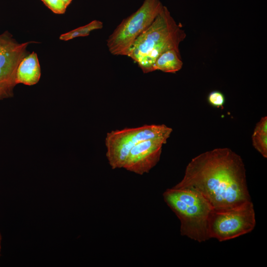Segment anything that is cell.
<instances>
[{"mask_svg":"<svg viewBox=\"0 0 267 267\" xmlns=\"http://www.w3.org/2000/svg\"><path fill=\"white\" fill-rule=\"evenodd\" d=\"M207 100L211 105L222 108L225 101L224 94L219 90H213L210 92L208 95Z\"/></svg>","mask_w":267,"mask_h":267,"instance_id":"13","label":"cell"},{"mask_svg":"<svg viewBox=\"0 0 267 267\" xmlns=\"http://www.w3.org/2000/svg\"><path fill=\"white\" fill-rule=\"evenodd\" d=\"M254 148L262 155L267 158V117L265 116L257 123L252 136Z\"/></svg>","mask_w":267,"mask_h":267,"instance_id":"11","label":"cell"},{"mask_svg":"<svg viewBox=\"0 0 267 267\" xmlns=\"http://www.w3.org/2000/svg\"><path fill=\"white\" fill-rule=\"evenodd\" d=\"M30 43H18L7 32L0 35V100L13 96L17 69Z\"/></svg>","mask_w":267,"mask_h":267,"instance_id":"7","label":"cell"},{"mask_svg":"<svg viewBox=\"0 0 267 267\" xmlns=\"http://www.w3.org/2000/svg\"><path fill=\"white\" fill-rule=\"evenodd\" d=\"M173 129L165 125H145L113 130L107 134L106 155L113 169L123 168L131 150L139 142L159 137L169 138Z\"/></svg>","mask_w":267,"mask_h":267,"instance_id":"5","label":"cell"},{"mask_svg":"<svg viewBox=\"0 0 267 267\" xmlns=\"http://www.w3.org/2000/svg\"><path fill=\"white\" fill-rule=\"evenodd\" d=\"M186 36L182 26L163 5L152 24L134 41L128 56L144 73L153 72L158 57L170 49L179 52V44Z\"/></svg>","mask_w":267,"mask_h":267,"instance_id":"2","label":"cell"},{"mask_svg":"<svg viewBox=\"0 0 267 267\" xmlns=\"http://www.w3.org/2000/svg\"><path fill=\"white\" fill-rule=\"evenodd\" d=\"M160 0H144L134 12L124 19L107 40L109 52L128 56L136 39L154 21L162 9Z\"/></svg>","mask_w":267,"mask_h":267,"instance_id":"4","label":"cell"},{"mask_svg":"<svg viewBox=\"0 0 267 267\" xmlns=\"http://www.w3.org/2000/svg\"><path fill=\"white\" fill-rule=\"evenodd\" d=\"M182 66L180 52L172 49L164 52L158 57L153 64V70L175 73L179 71Z\"/></svg>","mask_w":267,"mask_h":267,"instance_id":"10","label":"cell"},{"mask_svg":"<svg viewBox=\"0 0 267 267\" xmlns=\"http://www.w3.org/2000/svg\"><path fill=\"white\" fill-rule=\"evenodd\" d=\"M255 225V213L251 201L226 210L212 209L208 221V236L210 239L226 241L250 232Z\"/></svg>","mask_w":267,"mask_h":267,"instance_id":"6","label":"cell"},{"mask_svg":"<svg viewBox=\"0 0 267 267\" xmlns=\"http://www.w3.org/2000/svg\"><path fill=\"white\" fill-rule=\"evenodd\" d=\"M50 10L55 14H64L67 7L62 0H41Z\"/></svg>","mask_w":267,"mask_h":267,"instance_id":"14","label":"cell"},{"mask_svg":"<svg viewBox=\"0 0 267 267\" xmlns=\"http://www.w3.org/2000/svg\"><path fill=\"white\" fill-rule=\"evenodd\" d=\"M41 75V67L37 53L26 55L20 62L17 69L16 84L32 86L38 83Z\"/></svg>","mask_w":267,"mask_h":267,"instance_id":"9","label":"cell"},{"mask_svg":"<svg viewBox=\"0 0 267 267\" xmlns=\"http://www.w3.org/2000/svg\"><path fill=\"white\" fill-rule=\"evenodd\" d=\"M200 194L215 210L250 201L246 170L241 157L228 148H217L193 158L182 180L173 187Z\"/></svg>","mask_w":267,"mask_h":267,"instance_id":"1","label":"cell"},{"mask_svg":"<svg viewBox=\"0 0 267 267\" xmlns=\"http://www.w3.org/2000/svg\"><path fill=\"white\" fill-rule=\"evenodd\" d=\"M168 138L159 137L139 142L130 151L123 168L140 175L148 173L159 162Z\"/></svg>","mask_w":267,"mask_h":267,"instance_id":"8","label":"cell"},{"mask_svg":"<svg viewBox=\"0 0 267 267\" xmlns=\"http://www.w3.org/2000/svg\"><path fill=\"white\" fill-rule=\"evenodd\" d=\"M163 196L180 221L182 235L199 242L210 239L208 221L213 209L200 194L190 189L173 187L166 190Z\"/></svg>","mask_w":267,"mask_h":267,"instance_id":"3","label":"cell"},{"mask_svg":"<svg viewBox=\"0 0 267 267\" xmlns=\"http://www.w3.org/2000/svg\"><path fill=\"white\" fill-rule=\"evenodd\" d=\"M73 0H62V1L65 3V4L68 6L71 3Z\"/></svg>","mask_w":267,"mask_h":267,"instance_id":"15","label":"cell"},{"mask_svg":"<svg viewBox=\"0 0 267 267\" xmlns=\"http://www.w3.org/2000/svg\"><path fill=\"white\" fill-rule=\"evenodd\" d=\"M103 26V23L101 21L94 20L86 25L61 34L59 37V39L67 41L77 37H86L89 35L92 31L102 29Z\"/></svg>","mask_w":267,"mask_h":267,"instance_id":"12","label":"cell"},{"mask_svg":"<svg viewBox=\"0 0 267 267\" xmlns=\"http://www.w3.org/2000/svg\"><path fill=\"white\" fill-rule=\"evenodd\" d=\"M1 236L0 233V248H1Z\"/></svg>","mask_w":267,"mask_h":267,"instance_id":"16","label":"cell"}]
</instances>
